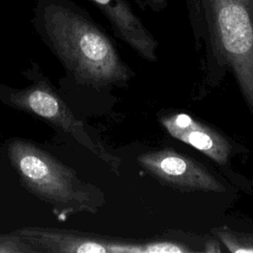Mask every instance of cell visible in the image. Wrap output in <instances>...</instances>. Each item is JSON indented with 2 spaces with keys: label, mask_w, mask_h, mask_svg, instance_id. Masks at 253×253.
Returning a JSON list of instances; mask_svg holds the SVG:
<instances>
[{
  "label": "cell",
  "mask_w": 253,
  "mask_h": 253,
  "mask_svg": "<svg viewBox=\"0 0 253 253\" xmlns=\"http://www.w3.org/2000/svg\"><path fill=\"white\" fill-rule=\"evenodd\" d=\"M32 25L80 85L97 91L125 88L135 75L104 28L72 0H37Z\"/></svg>",
  "instance_id": "obj_1"
},
{
  "label": "cell",
  "mask_w": 253,
  "mask_h": 253,
  "mask_svg": "<svg viewBox=\"0 0 253 253\" xmlns=\"http://www.w3.org/2000/svg\"><path fill=\"white\" fill-rule=\"evenodd\" d=\"M6 155L21 185L48 205L59 220L73 214H95L106 205L105 193L98 186L79 178L77 173L37 142L11 137Z\"/></svg>",
  "instance_id": "obj_2"
},
{
  "label": "cell",
  "mask_w": 253,
  "mask_h": 253,
  "mask_svg": "<svg viewBox=\"0 0 253 253\" xmlns=\"http://www.w3.org/2000/svg\"><path fill=\"white\" fill-rule=\"evenodd\" d=\"M198 43L233 73L253 113V0H186Z\"/></svg>",
  "instance_id": "obj_3"
},
{
  "label": "cell",
  "mask_w": 253,
  "mask_h": 253,
  "mask_svg": "<svg viewBox=\"0 0 253 253\" xmlns=\"http://www.w3.org/2000/svg\"><path fill=\"white\" fill-rule=\"evenodd\" d=\"M22 74L31 83L24 88L0 84V103L44 121L59 134L85 147L120 176L122 157L113 153L97 130L73 113L40 65L32 61Z\"/></svg>",
  "instance_id": "obj_4"
},
{
  "label": "cell",
  "mask_w": 253,
  "mask_h": 253,
  "mask_svg": "<svg viewBox=\"0 0 253 253\" xmlns=\"http://www.w3.org/2000/svg\"><path fill=\"white\" fill-rule=\"evenodd\" d=\"M40 253H187L185 244L168 239H134L78 229L24 226L16 229Z\"/></svg>",
  "instance_id": "obj_5"
},
{
  "label": "cell",
  "mask_w": 253,
  "mask_h": 253,
  "mask_svg": "<svg viewBox=\"0 0 253 253\" xmlns=\"http://www.w3.org/2000/svg\"><path fill=\"white\" fill-rule=\"evenodd\" d=\"M138 165L163 185L185 192H223V185L207 167L172 148L148 150L136 157Z\"/></svg>",
  "instance_id": "obj_6"
},
{
  "label": "cell",
  "mask_w": 253,
  "mask_h": 253,
  "mask_svg": "<svg viewBox=\"0 0 253 253\" xmlns=\"http://www.w3.org/2000/svg\"><path fill=\"white\" fill-rule=\"evenodd\" d=\"M109 21L115 36L140 57L157 61L158 42L126 0H89Z\"/></svg>",
  "instance_id": "obj_7"
},
{
  "label": "cell",
  "mask_w": 253,
  "mask_h": 253,
  "mask_svg": "<svg viewBox=\"0 0 253 253\" xmlns=\"http://www.w3.org/2000/svg\"><path fill=\"white\" fill-rule=\"evenodd\" d=\"M158 119L173 137L190 144L220 165L227 163L232 146L216 129L185 113H161Z\"/></svg>",
  "instance_id": "obj_8"
},
{
  "label": "cell",
  "mask_w": 253,
  "mask_h": 253,
  "mask_svg": "<svg viewBox=\"0 0 253 253\" xmlns=\"http://www.w3.org/2000/svg\"><path fill=\"white\" fill-rule=\"evenodd\" d=\"M213 231L230 252L253 253V234L236 232L225 227L215 228Z\"/></svg>",
  "instance_id": "obj_9"
},
{
  "label": "cell",
  "mask_w": 253,
  "mask_h": 253,
  "mask_svg": "<svg viewBox=\"0 0 253 253\" xmlns=\"http://www.w3.org/2000/svg\"><path fill=\"white\" fill-rule=\"evenodd\" d=\"M0 253H40L16 229L10 233H0Z\"/></svg>",
  "instance_id": "obj_10"
},
{
  "label": "cell",
  "mask_w": 253,
  "mask_h": 253,
  "mask_svg": "<svg viewBox=\"0 0 253 253\" xmlns=\"http://www.w3.org/2000/svg\"><path fill=\"white\" fill-rule=\"evenodd\" d=\"M137 2V0H135ZM140 7L144 9V7H148L150 10L153 12H161L163 11L167 5H168V0H139Z\"/></svg>",
  "instance_id": "obj_11"
},
{
  "label": "cell",
  "mask_w": 253,
  "mask_h": 253,
  "mask_svg": "<svg viewBox=\"0 0 253 253\" xmlns=\"http://www.w3.org/2000/svg\"><path fill=\"white\" fill-rule=\"evenodd\" d=\"M204 251H206V252H220V248H219V245L217 244L216 241L210 240L206 244V247H205Z\"/></svg>",
  "instance_id": "obj_12"
}]
</instances>
